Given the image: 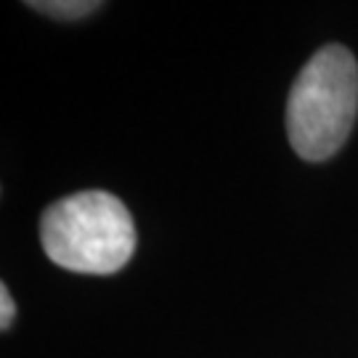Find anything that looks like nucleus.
<instances>
[{
  "mask_svg": "<svg viewBox=\"0 0 358 358\" xmlns=\"http://www.w3.org/2000/svg\"><path fill=\"white\" fill-rule=\"evenodd\" d=\"M40 242L59 268L109 276L128 266L138 239L122 199L90 189L45 207L40 217Z\"/></svg>",
  "mask_w": 358,
  "mask_h": 358,
  "instance_id": "obj_1",
  "label": "nucleus"
},
{
  "mask_svg": "<svg viewBox=\"0 0 358 358\" xmlns=\"http://www.w3.org/2000/svg\"><path fill=\"white\" fill-rule=\"evenodd\" d=\"M358 115V64L345 45H324L294 77L287 99V136L308 162L340 152Z\"/></svg>",
  "mask_w": 358,
  "mask_h": 358,
  "instance_id": "obj_2",
  "label": "nucleus"
},
{
  "mask_svg": "<svg viewBox=\"0 0 358 358\" xmlns=\"http://www.w3.org/2000/svg\"><path fill=\"white\" fill-rule=\"evenodd\" d=\"M29 8L43 11L56 19H80V16H88V13L99 11L101 3H93V0H51V3H29Z\"/></svg>",
  "mask_w": 358,
  "mask_h": 358,
  "instance_id": "obj_3",
  "label": "nucleus"
},
{
  "mask_svg": "<svg viewBox=\"0 0 358 358\" xmlns=\"http://www.w3.org/2000/svg\"><path fill=\"white\" fill-rule=\"evenodd\" d=\"M13 316H16L13 297H11V292H8V287H6V284H0V327H3V329H8Z\"/></svg>",
  "mask_w": 358,
  "mask_h": 358,
  "instance_id": "obj_4",
  "label": "nucleus"
}]
</instances>
